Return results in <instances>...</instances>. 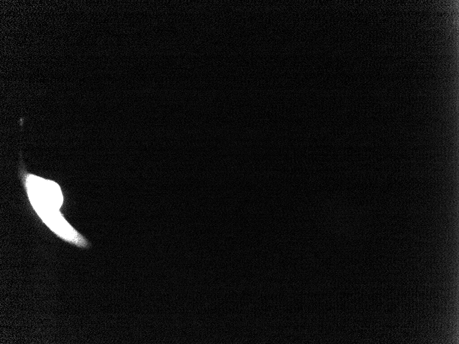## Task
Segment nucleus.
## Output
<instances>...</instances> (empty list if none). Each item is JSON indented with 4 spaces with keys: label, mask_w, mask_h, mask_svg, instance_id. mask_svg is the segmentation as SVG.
I'll return each mask as SVG.
<instances>
[{
    "label": "nucleus",
    "mask_w": 459,
    "mask_h": 344,
    "mask_svg": "<svg viewBox=\"0 0 459 344\" xmlns=\"http://www.w3.org/2000/svg\"><path fill=\"white\" fill-rule=\"evenodd\" d=\"M25 185L31 205L38 215L60 209L63 198L56 183L28 174Z\"/></svg>",
    "instance_id": "f257e3e1"
}]
</instances>
